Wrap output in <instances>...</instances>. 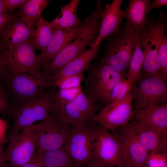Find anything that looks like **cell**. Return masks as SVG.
<instances>
[{
    "mask_svg": "<svg viewBox=\"0 0 167 167\" xmlns=\"http://www.w3.org/2000/svg\"><path fill=\"white\" fill-rule=\"evenodd\" d=\"M103 9L101 1H97L96 9L83 22L82 29L77 36L61 51L47 65L41 67L45 78L59 71L71 61L83 54L88 46L96 38L99 33Z\"/></svg>",
    "mask_w": 167,
    "mask_h": 167,
    "instance_id": "6da1fadb",
    "label": "cell"
},
{
    "mask_svg": "<svg viewBox=\"0 0 167 167\" xmlns=\"http://www.w3.org/2000/svg\"><path fill=\"white\" fill-rule=\"evenodd\" d=\"M84 91L87 96L96 103L106 104L111 92L115 84L124 75L110 65L100 60L91 63L86 69Z\"/></svg>",
    "mask_w": 167,
    "mask_h": 167,
    "instance_id": "7a4b0ae2",
    "label": "cell"
},
{
    "mask_svg": "<svg viewBox=\"0 0 167 167\" xmlns=\"http://www.w3.org/2000/svg\"><path fill=\"white\" fill-rule=\"evenodd\" d=\"M52 87L47 88L38 98L11 107L8 112L13 122L11 134L20 132L24 127L43 120L54 111Z\"/></svg>",
    "mask_w": 167,
    "mask_h": 167,
    "instance_id": "3957f363",
    "label": "cell"
},
{
    "mask_svg": "<svg viewBox=\"0 0 167 167\" xmlns=\"http://www.w3.org/2000/svg\"><path fill=\"white\" fill-rule=\"evenodd\" d=\"M105 52L101 62L109 64L121 73L128 71L135 49V32L125 26L119 32L105 38Z\"/></svg>",
    "mask_w": 167,
    "mask_h": 167,
    "instance_id": "277c9868",
    "label": "cell"
},
{
    "mask_svg": "<svg viewBox=\"0 0 167 167\" xmlns=\"http://www.w3.org/2000/svg\"><path fill=\"white\" fill-rule=\"evenodd\" d=\"M3 84L8 102L14 107L38 98L51 87L50 81H42L25 72L14 74L7 70Z\"/></svg>",
    "mask_w": 167,
    "mask_h": 167,
    "instance_id": "5b68a950",
    "label": "cell"
},
{
    "mask_svg": "<svg viewBox=\"0 0 167 167\" xmlns=\"http://www.w3.org/2000/svg\"><path fill=\"white\" fill-rule=\"evenodd\" d=\"M1 62L6 69L13 74L27 73L42 81H47L42 75L35 49L30 39L5 49Z\"/></svg>",
    "mask_w": 167,
    "mask_h": 167,
    "instance_id": "8992f818",
    "label": "cell"
},
{
    "mask_svg": "<svg viewBox=\"0 0 167 167\" xmlns=\"http://www.w3.org/2000/svg\"><path fill=\"white\" fill-rule=\"evenodd\" d=\"M39 138L36 125L33 124L11 135L5 155L12 167H21L33 159L36 154Z\"/></svg>",
    "mask_w": 167,
    "mask_h": 167,
    "instance_id": "52a82bcc",
    "label": "cell"
},
{
    "mask_svg": "<svg viewBox=\"0 0 167 167\" xmlns=\"http://www.w3.org/2000/svg\"><path fill=\"white\" fill-rule=\"evenodd\" d=\"M36 126L39 134L36 152L41 154L64 146L69 139L73 128L54 111Z\"/></svg>",
    "mask_w": 167,
    "mask_h": 167,
    "instance_id": "ba28073f",
    "label": "cell"
},
{
    "mask_svg": "<svg viewBox=\"0 0 167 167\" xmlns=\"http://www.w3.org/2000/svg\"><path fill=\"white\" fill-rule=\"evenodd\" d=\"M98 104L90 99L82 91L73 101L54 105V111L73 128L79 129L95 123Z\"/></svg>",
    "mask_w": 167,
    "mask_h": 167,
    "instance_id": "9c48e42d",
    "label": "cell"
},
{
    "mask_svg": "<svg viewBox=\"0 0 167 167\" xmlns=\"http://www.w3.org/2000/svg\"><path fill=\"white\" fill-rule=\"evenodd\" d=\"M93 164L100 167L119 166L122 163V150L119 141L113 135L98 127L92 142Z\"/></svg>",
    "mask_w": 167,
    "mask_h": 167,
    "instance_id": "30bf717a",
    "label": "cell"
},
{
    "mask_svg": "<svg viewBox=\"0 0 167 167\" xmlns=\"http://www.w3.org/2000/svg\"><path fill=\"white\" fill-rule=\"evenodd\" d=\"M133 101L132 93L130 92L121 101L107 103L95 115V122L113 132L127 125L133 117Z\"/></svg>",
    "mask_w": 167,
    "mask_h": 167,
    "instance_id": "8fae6325",
    "label": "cell"
},
{
    "mask_svg": "<svg viewBox=\"0 0 167 167\" xmlns=\"http://www.w3.org/2000/svg\"><path fill=\"white\" fill-rule=\"evenodd\" d=\"M97 128L95 123L79 129L72 128L69 139L64 146L75 164H92V142Z\"/></svg>",
    "mask_w": 167,
    "mask_h": 167,
    "instance_id": "7c38bea8",
    "label": "cell"
},
{
    "mask_svg": "<svg viewBox=\"0 0 167 167\" xmlns=\"http://www.w3.org/2000/svg\"><path fill=\"white\" fill-rule=\"evenodd\" d=\"M132 95L135 111L151 105L167 103V84L159 78H142Z\"/></svg>",
    "mask_w": 167,
    "mask_h": 167,
    "instance_id": "4fadbf2b",
    "label": "cell"
},
{
    "mask_svg": "<svg viewBox=\"0 0 167 167\" xmlns=\"http://www.w3.org/2000/svg\"><path fill=\"white\" fill-rule=\"evenodd\" d=\"M113 135L119 141L122 150V163L124 167L145 166L148 151L139 142L127 125L119 128Z\"/></svg>",
    "mask_w": 167,
    "mask_h": 167,
    "instance_id": "5bb4252c",
    "label": "cell"
},
{
    "mask_svg": "<svg viewBox=\"0 0 167 167\" xmlns=\"http://www.w3.org/2000/svg\"><path fill=\"white\" fill-rule=\"evenodd\" d=\"M127 125L148 152L167 153V135L136 120Z\"/></svg>",
    "mask_w": 167,
    "mask_h": 167,
    "instance_id": "9a60e30c",
    "label": "cell"
},
{
    "mask_svg": "<svg viewBox=\"0 0 167 167\" xmlns=\"http://www.w3.org/2000/svg\"><path fill=\"white\" fill-rule=\"evenodd\" d=\"M38 20H32L21 16L13 19L0 34V42L6 49H8L30 39Z\"/></svg>",
    "mask_w": 167,
    "mask_h": 167,
    "instance_id": "2e32d148",
    "label": "cell"
},
{
    "mask_svg": "<svg viewBox=\"0 0 167 167\" xmlns=\"http://www.w3.org/2000/svg\"><path fill=\"white\" fill-rule=\"evenodd\" d=\"M122 0H113L107 3L101 12V21L99 33L96 39L90 44V46L101 44L105 38L119 32L123 21L121 6Z\"/></svg>",
    "mask_w": 167,
    "mask_h": 167,
    "instance_id": "e0dca14e",
    "label": "cell"
},
{
    "mask_svg": "<svg viewBox=\"0 0 167 167\" xmlns=\"http://www.w3.org/2000/svg\"><path fill=\"white\" fill-rule=\"evenodd\" d=\"M83 27V24L69 31L54 30L45 50L37 55L41 67L50 63L61 51L73 41L80 33Z\"/></svg>",
    "mask_w": 167,
    "mask_h": 167,
    "instance_id": "ac0fdd59",
    "label": "cell"
},
{
    "mask_svg": "<svg viewBox=\"0 0 167 167\" xmlns=\"http://www.w3.org/2000/svg\"><path fill=\"white\" fill-rule=\"evenodd\" d=\"M167 135V104L153 105L135 111L133 118Z\"/></svg>",
    "mask_w": 167,
    "mask_h": 167,
    "instance_id": "d6986e66",
    "label": "cell"
},
{
    "mask_svg": "<svg viewBox=\"0 0 167 167\" xmlns=\"http://www.w3.org/2000/svg\"><path fill=\"white\" fill-rule=\"evenodd\" d=\"M151 0H130L127 7L122 10V16L126 20L125 27L139 33L148 22L147 14Z\"/></svg>",
    "mask_w": 167,
    "mask_h": 167,
    "instance_id": "ffe728a7",
    "label": "cell"
},
{
    "mask_svg": "<svg viewBox=\"0 0 167 167\" xmlns=\"http://www.w3.org/2000/svg\"><path fill=\"white\" fill-rule=\"evenodd\" d=\"M100 44L90 46L89 49L71 61L59 71L46 78L45 79L52 81L66 77L83 74L92 62L97 58Z\"/></svg>",
    "mask_w": 167,
    "mask_h": 167,
    "instance_id": "44dd1931",
    "label": "cell"
},
{
    "mask_svg": "<svg viewBox=\"0 0 167 167\" xmlns=\"http://www.w3.org/2000/svg\"><path fill=\"white\" fill-rule=\"evenodd\" d=\"M80 0H71L65 6L59 7V14L50 22L54 30H71L82 26V22L78 18L77 11Z\"/></svg>",
    "mask_w": 167,
    "mask_h": 167,
    "instance_id": "7402d4cb",
    "label": "cell"
},
{
    "mask_svg": "<svg viewBox=\"0 0 167 167\" xmlns=\"http://www.w3.org/2000/svg\"><path fill=\"white\" fill-rule=\"evenodd\" d=\"M135 49L132 57L128 71L124 74V77L131 83L140 81L142 78V69L144 54L141 46L139 33L135 32Z\"/></svg>",
    "mask_w": 167,
    "mask_h": 167,
    "instance_id": "603a6c76",
    "label": "cell"
},
{
    "mask_svg": "<svg viewBox=\"0 0 167 167\" xmlns=\"http://www.w3.org/2000/svg\"><path fill=\"white\" fill-rule=\"evenodd\" d=\"M54 31L50 22L41 18L33 31L30 41L35 49L41 52L46 47Z\"/></svg>",
    "mask_w": 167,
    "mask_h": 167,
    "instance_id": "cb8c5ba5",
    "label": "cell"
},
{
    "mask_svg": "<svg viewBox=\"0 0 167 167\" xmlns=\"http://www.w3.org/2000/svg\"><path fill=\"white\" fill-rule=\"evenodd\" d=\"M45 167H74L75 163L64 146L41 154Z\"/></svg>",
    "mask_w": 167,
    "mask_h": 167,
    "instance_id": "d4e9b609",
    "label": "cell"
},
{
    "mask_svg": "<svg viewBox=\"0 0 167 167\" xmlns=\"http://www.w3.org/2000/svg\"><path fill=\"white\" fill-rule=\"evenodd\" d=\"M49 4L47 0H26L16 13L24 17L38 20L41 17L42 12Z\"/></svg>",
    "mask_w": 167,
    "mask_h": 167,
    "instance_id": "484cf974",
    "label": "cell"
},
{
    "mask_svg": "<svg viewBox=\"0 0 167 167\" xmlns=\"http://www.w3.org/2000/svg\"><path fill=\"white\" fill-rule=\"evenodd\" d=\"M82 91L81 85L77 87L66 89L52 87L54 105H62L73 101Z\"/></svg>",
    "mask_w": 167,
    "mask_h": 167,
    "instance_id": "4316f807",
    "label": "cell"
},
{
    "mask_svg": "<svg viewBox=\"0 0 167 167\" xmlns=\"http://www.w3.org/2000/svg\"><path fill=\"white\" fill-rule=\"evenodd\" d=\"M132 84L125 77L121 79L113 88L107 103L122 100L131 92Z\"/></svg>",
    "mask_w": 167,
    "mask_h": 167,
    "instance_id": "83f0119b",
    "label": "cell"
},
{
    "mask_svg": "<svg viewBox=\"0 0 167 167\" xmlns=\"http://www.w3.org/2000/svg\"><path fill=\"white\" fill-rule=\"evenodd\" d=\"M158 57L159 64V78L165 82L167 81V34L161 40Z\"/></svg>",
    "mask_w": 167,
    "mask_h": 167,
    "instance_id": "f1b7e54d",
    "label": "cell"
},
{
    "mask_svg": "<svg viewBox=\"0 0 167 167\" xmlns=\"http://www.w3.org/2000/svg\"><path fill=\"white\" fill-rule=\"evenodd\" d=\"M84 77L83 74H82L57 79L50 81L51 87L62 89L77 87L81 85V82L84 78Z\"/></svg>",
    "mask_w": 167,
    "mask_h": 167,
    "instance_id": "f546056e",
    "label": "cell"
},
{
    "mask_svg": "<svg viewBox=\"0 0 167 167\" xmlns=\"http://www.w3.org/2000/svg\"><path fill=\"white\" fill-rule=\"evenodd\" d=\"M145 164L148 167H167V153L149 154Z\"/></svg>",
    "mask_w": 167,
    "mask_h": 167,
    "instance_id": "4dcf8cb0",
    "label": "cell"
},
{
    "mask_svg": "<svg viewBox=\"0 0 167 167\" xmlns=\"http://www.w3.org/2000/svg\"><path fill=\"white\" fill-rule=\"evenodd\" d=\"M11 107L4 88L0 86V113H8Z\"/></svg>",
    "mask_w": 167,
    "mask_h": 167,
    "instance_id": "1f68e13d",
    "label": "cell"
},
{
    "mask_svg": "<svg viewBox=\"0 0 167 167\" xmlns=\"http://www.w3.org/2000/svg\"><path fill=\"white\" fill-rule=\"evenodd\" d=\"M20 16V15L17 13L8 14H0V34L4 28L11 20Z\"/></svg>",
    "mask_w": 167,
    "mask_h": 167,
    "instance_id": "d6a6232c",
    "label": "cell"
},
{
    "mask_svg": "<svg viewBox=\"0 0 167 167\" xmlns=\"http://www.w3.org/2000/svg\"><path fill=\"white\" fill-rule=\"evenodd\" d=\"M6 9L9 13H14L16 8L19 9L26 0H4Z\"/></svg>",
    "mask_w": 167,
    "mask_h": 167,
    "instance_id": "836d02e7",
    "label": "cell"
},
{
    "mask_svg": "<svg viewBox=\"0 0 167 167\" xmlns=\"http://www.w3.org/2000/svg\"><path fill=\"white\" fill-rule=\"evenodd\" d=\"M21 167H45L41 154L36 152L35 156L32 159Z\"/></svg>",
    "mask_w": 167,
    "mask_h": 167,
    "instance_id": "e575fe53",
    "label": "cell"
},
{
    "mask_svg": "<svg viewBox=\"0 0 167 167\" xmlns=\"http://www.w3.org/2000/svg\"><path fill=\"white\" fill-rule=\"evenodd\" d=\"M6 49L5 47L0 42V86L1 83H3L7 69L2 64L1 57L3 51Z\"/></svg>",
    "mask_w": 167,
    "mask_h": 167,
    "instance_id": "d590c367",
    "label": "cell"
},
{
    "mask_svg": "<svg viewBox=\"0 0 167 167\" xmlns=\"http://www.w3.org/2000/svg\"><path fill=\"white\" fill-rule=\"evenodd\" d=\"M8 122L0 118V145L5 141V134L7 128Z\"/></svg>",
    "mask_w": 167,
    "mask_h": 167,
    "instance_id": "8d00e7d4",
    "label": "cell"
},
{
    "mask_svg": "<svg viewBox=\"0 0 167 167\" xmlns=\"http://www.w3.org/2000/svg\"><path fill=\"white\" fill-rule=\"evenodd\" d=\"M167 0H154L150 3L147 11L149 13L152 10L159 7L166 6Z\"/></svg>",
    "mask_w": 167,
    "mask_h": 167,
    "instance_id": "74e56055",
    "label": "cell"
},
{
    "mask_svg": "<svg viewBox=\"0 0 167 167\" xmlns=\"http://www.w3.org/2000/svg\"><path fill=\"white\" fill-rule=\"evenodd\" d=\"M4 0H0V14H8Z\"/></svg>",
    "mask_w": 167,
    "mask_h": 167,
    "instance_id": "f35d334b",
    "label": "cell"
},
{
    "mask_svg": "<svg viewBox=\"0 0 167 167\" xmlns=\"http://www.w3.org/2000/svg\"><path fill=\"white\" fill-rule=\"evenodd\" d=\"M6 161L5 158V153H3L2 150L0 145V165Z\"/></svg>",
    "mask_w": 167,
    "mask_h": 167,
    "instance_id": "ab89813d",
    "label": "cell"
},
{
    "mask_svg": "<svg viewBox=\"0 0 167 167\" xmlns=\"http://www.w3.org/2000/svg\"><path fill=\"white\" fill-rule=\"evenodd\" d=\"M74 167H100L93 164L89 165H83L75 164Z\"/></svg>",
    "mask_w": 167,
    "mask_h": 167,
    "instance_id": "60d3db41",
    "label": "cell"
},
{
    "mask_svg": "<svg viewBox=\"0 0 167 167\" xmlns=\"http://www.w3.org/2000/svg\"><path fill=\"white\" fill-rule=\"evenodd\" d=\"M0 167H12V166L8 161H6L0 165Z\"/></svg>",
    "mask_w": 167,
    "mask_h": 167,
    "instance_id": "b9f144b4",
    "label": "cell"
},
{
    "mask_svg": "<svg viewBox=\"0 0 167 167\" xmlns=\"http://www.w3.org/2000/svg\"><path fill=\"white\" fill-rule=\"evenodd\" d=\"M118 167H124L122 165H120L118 166Z\"/></svg>",
    "mask_w": 167,
    "mask_h": 167,
    "instance_id": "7bdbcfd3",
    "label": "cell"
},
{
    "mask_svg": "<svg viewBox=\"0 0 167 167\" xmlns=\"http://www.w3.org/2000/svg\"><path fill=\"white\" fill-rule=\"evenodd\" d=\"M145 167V166H138V167Z\"/></svg>",
    "mask_w": 167,
    "mask_h": 167,
    "instance_id": "ee69618b",
    "label": "cell"
},
{
    "mask_svg": "<svg viewBox=\"0 0 167 167\" xmlns=\"http://www.w3.org/2000/svg\"></svg>",
    "mask_w": 167,
    "mask_h": 167,
    "instance_id": "f6af8a7d",
    "label": "cell"
}]
</instances>
